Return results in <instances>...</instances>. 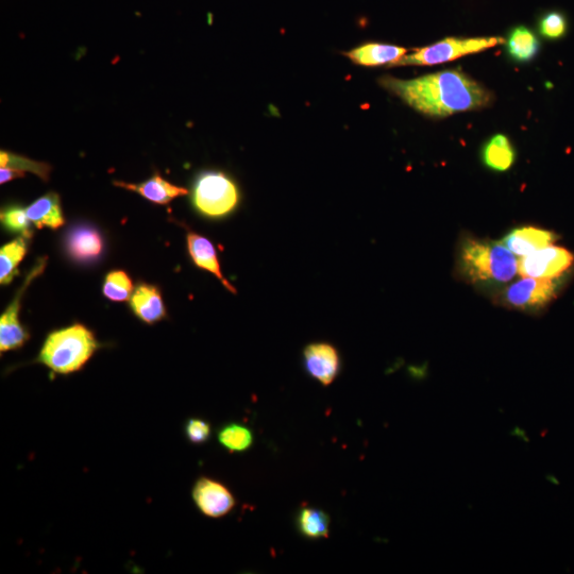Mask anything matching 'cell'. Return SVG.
Masks as SVG:
<instances>
[{"instance_id": "ba28073f", "label": "cell", "mask_w": 574, "mask_h": 574, "mask_svg": "<svg viewBox=\"0 0 574 574\" xmlns=\"http://www.w3.org/2000/svg\"><path fill=\"white\" fill-rule=\"evenodd\" d=\"M192 497L198 510L210 518L226 516L236 505V500L227 486L207 477L196 481Z\"/></svg>"}, {"instance_id": "7a4b0ae2", "label": "cell", "mask_w": 574, "mask_h": 574, "mask_svg": "<svg viewBox=\"0 0 574 574\" xmlns=\"http://www.w3.org/2000/svg\"><path fill=\"white\" fill-rule=\"evenodd\" d=\"M459 268L474 284L500 285L518 273V261L502 243L465 238L460 246Z\"/></svg>"}, {"instance_id": "44dd1931", "label": "cell", "mask_w": 574, "mask_h": 574, "mask_svg": "<svg viewBox=\"0 0 574 574\" xmlns=\"http://www.w3.org/2000/svg\"><path fill=\"white\" fill-rule=\"evenodd\" d=\"M297 526L300 533L308 538H328L330 517L322 510L303 508L297 515Z\"/></svg>"}, {"instance_id": "ac0fdd59", "label": "cell", "mask_w": 574, "mask_h": 574, "mask_svg": "<svg viewBox=\"0 0 574 574\" xmlns=\"http://www.w3.org/2000/svg\"><path fill=\"white\" fill-rule=\"evenodd\" d=\"M26 211L30 222L39 229L48 227L55 230L65 224L60 197L56 193H49L39 198Z\"/></svg>"}, {"instance_id": "2e32d148", "label": "cell", "mask_w": 574, "mask_h": 574, "mask_svg": "<svg viewBox=\"0 0 574 574\" xmlns=\"http://www.w3.org/2000/svg\"><path fill=\"white\" fill-rule=\"evenodd\" d=\"M116 187H121L129 191L140 194L151 202L158 205H166L177 197L187 195L189 192L183 188L177 187L161 176L156 175L150 180L141 184H132L126 182H114Z\"/></svg>"}, {"instance_id": "52a82bcc", "label": "cell", "mask_w": 574, "mask_h": 574, "mask_svg": "<svg viewBox=\"0 0 574 574\" xmlns=\"http://www.w3.org/2000/svg\"><path fill=\"white\" fill-rule=\"evenodd\" d=\"M573 263L570 251L550 245L518 260V273L522 277L559 279Z\"/></svg>"}, {"instance_id": "9c48e42d", "label": "cell", "mask_w": 574, "mask_h": 574, "mask_svg": "<svg viewBox=\"0 0 574 574\" xmlns=\"http://www.w3.org/2000/svg\"><path fill=\"white\" fill-rule=\"evenodd\" d=\"M44 268L45 261H42L36 268H33L19 294L16 295L11 306L6 310L2 318H0V351L7 352L20 349L29 340V334L21 325L19 317L21 298L29 283L38 277Z\"/></svg>"}, {"instance_id": "d6986e66", "label": "cell", "mask_w": 574, "mask_h": 574, "mask_svg": "<svg viewBox=\"0 0 574 574\" xmlns=\"http://www.w3.org/2000/svg\"><path fill=\"white\" fill-rule=\"evenodd\" d=\"M506 43V50L512 60L517 63H529L539 53L540 42L535 33L526 26L513 28Z\"/></svg>"}, {"instance_id": "7c38bea8", "label": "cell", "mask_w": 574, "mask_h": 574, "mask_svg": "<svg viewBox=\"0 0 574 574\" xmlns=\"http://www.w3.org/2000/svg\"><path fill=\"white\" fill-rule=\"evenodd\" d=\"M557 236L548 230L522 227L512 230L502 241L514 255L526 257L531 253L552 245Z\"/></svg>"}, {"instance_id": "7402d4cb", "label": "cell", "mask_w": 574, "mask_h": 574, "mask_svg": "<svg viewBox=\"0 0 574 574\" xmlns=\"http://www.w3.org/2000/svg\"><path fill=\"white\" fill-rule=\"evenodd\" d=\"M218 442L230 453H241L251 448L253 434L245 426L230 424L219 430Z\"/></svg>"}, {"instance_id": "cb8c5ba5", "label": "cell", "mask_w": 574, "mask_h": 574, "mask_svg": "<svg viewBox=\"0 0 574 574\" xmlns=\"http://www.w3.org/2000/svg\"><path fill=\"white\" fill-rule=\"evenodd\" d=\"M133 292V284L129 276L121 270L110 273L104 284L105 296L117 302L127 301Z\"/></svg>"}, {"instance_id": "4316f807", "label": "cell", "mask_w": 574, "mask_h": 574, "mask_svg": "<svg viewBox=\"0 0 574 574\" xmlns=\"http://www.w3.org/2000/svg\"><path fill=\"white\" fill-rule=\"evenodd\" d=\"M185 435L191 444L202 445L207 443L211 437V426L207 421L200 418H191L185 424Z\"/></svg>"}, {"instance_id": "484cf974", "label": "cell", "mask_w": 574, "mask_h": 574, "mask_svg": "<svg viewBox=\"0 0 574 574\" xmlns=\"http://www.w3.org/2000/svg\"><path fill=\"white\" fill-rule=\"evenodd\" d=\"M2 223L12 232L22 233L29 238L30 236V219L26 209L20 207H10L2 212Z\"/></svg>"}, {"instance_id": "e0dca14e", "label": "cell", "mask_w": 574, "mask_h": 574, "mask_svg": "<svg viewBox=\"0 0 574 574\" xmlns=\"http://www.w3.org/2000/svg\"><path fill=\"white\" fill-rule=\"evenodd\" d=\"M516 158V150L510 139L504 134L494 135L484 144L482 149L483 164L494 172L509 171Z\"/></svg>"}, {"instance_id": "9a60e30c", "label": "cell", "mask_w": 574, "mask_h": 574, "mask_svg": "<svg viewBox=\"0 0 574 574\" xmlns=\"http://www.w3.org/2000/svg\"><path fill=\"white\" fill-rule=\"evenodd\" d=\"M131 308L143 322L154 324L166 316V310L157 287L141 284L131 297Z\"/></svg>"}, {"instance_id": "603a6c76", "label": "cell", "mask_w": 574, "mask_h": 574, "mask_svg": "<svg viewBox=\"0 0 574 574\" xmlns=\"http://www.w3.org/2000/svg\"><path fill=\"white\" fill-rule=\"evenodd\" d=\"M539 35L548 41H559L568 35L569 21L562 11L550 10L539 16L537 22Z\"/></svg>"}, {"instance_id": "5b68a950", "label": "cell", "mask_w": 574, "mask_h": 574, "mask_svg": "<svg viewBox=\"0 0 574 574\" xmlns=\"http://www.w3.org/2000/svg\"><path fill=\"white\" fill-rule=\"evenodd\" d=\"M505 44L499 37L487 38H448L435 44L415 49L405 56L397 66H432L451 62L468 55L485 52L487 49Z\"/></svg>"}, {"instance_id": "8992f818", "label": "cell", "mask_w": 574, "mask_h": 574, "mask_svg": "<svg viewBox=\"0 0 574 574\" xmlns=\"http://www.w3.org/2000/svg\"><path fill=\"white\" fill-rule=\"evenodd\" d=\"M560 283L556 279L526 277L510 285L503 293L506 306L520 311L544 308L556 296Z\"/></svg>"}, {"instance_id": "5bb4252c", "label": "cell", "mask_w": 574, "mask_h": 574, "mask_svg": "<svg viewBox=\"0 0 574 574\" xmlns=\"http://www.w3.org/2000/svg\"><path fill=\"white\" fill-rule=\"evenodd\" d=\"M188 248L193 262L201 269L213 274L223 283L228 291L236 294L234 287L225 279L221 265L217 258L214 245L205 236L190 233L188 235Z\"/></svg>"}, {"instance_id": "30bf717a", "label": "cell", "mask_w": 574, "mask_h": 574, "mask_svg": "<svg viewBox=\"0 0 574 574\" xmlns=\"http://www.w3.org/2000/svg\"><path fill=\"white\" fill-rule=\"evenodd\" d=\"M303 361L308 374L324 386L331 385L340 374V353L329 343L308 345L303 351Z\"/></svg>"}, {"instance_id": "3957f363", "label": "cell", "mask_w": 574, "mask_h": 574, "mask_svg": "<svg viewBox=\"0 0 574 574\" xmlns=\"http://www.w3.org/2000/svg\"><path fill=\"white\" fill-rule=\"evenodd\" d=\"M98 348L93 332L82 325H75L50 333L38 362L58 375H71L86 366Z\"/></svg>"}, {"instance_id": "8fae6325", "label": "cell", "mask_w": 574, "mask_h": 574, "mask_svg": "<svg viewBox=\"0 0 574 574\" xmlns=\"http://www.w3.org/2000/svg\"><path fill=\"white\" fill-rule=\"evenodd\" d=\"M408 54V49L382 43H367L350 50L346 54L354 64L376 67L382 65L397 66Z\"/></svg>"}, {"instance_id": "4fadbf2b", "label": "cell", "mask_w": 574, "mask_h": 574, "mask_svg": "<svg viewBox=\"0 0 574 574\" xmlns=\"http://www.w3.org/2000/svg\"><path fill=\"white\" fill-rule=\"evenodd\" d=\"M66 247L75 260L90 262L101 255L104 249V241L96 229L80 226L67 235Z\"/></svg>"}, {"instance_id": "6da1fadb", "label": "cell", "mask_w": 574, "mask_h": 574, "mask_svg": "<svg viewBox=\"0 0 574 574\" xmlns=\"http://www.w3.org/2000/svg\"><path fill=\"white\" fill-rule=\"evenodd\" d=\"M381 87L403 103L433 118L478 111L493 104L494 94L460 70H448L403 80L384 76Z\"/></svg>"}, {"instance_id": "ffe728a7", "label": "cell", "mask_w": 574, "mask_h": 574, "mask_svg": "<svg viewBox=\"0 0 574 574\" xmlns=\"http://www.w3.org/2000/svg\"><path fill=\"white\" fill-rule=\"evenodd\" d=\"M27 236L16 239L0 250V282L9 284L27 252Z\"/></svg>"}, {"instance_id": "83f0119b", "label": "cell", "mask_w": 574, "mask_h": 574, "mask_svg": "<svg viewBox=\"0 0 574 574\" xmlns=\"http://www.w3.org/2000/svg\"><path fill=\"white\" fill-rule=\"evenodd\" d=\"M25 172L16 170V168L2 167L0 170V183L5 184L14 179L23 178Z\"/></svg>"}, {"instance_id": "d4e9b609", "label": "cell", "mask_w": 574, "mask_h": 574, "mask_svg": "<svg viewBox=\"0 0 574 574\" xmlns=\"http://www.w3.org/2000/svg\"><path fill=\"white\" fill-rule=\"evenodd\" d=\"M0 164H2V167L16 168V170L23 172H31L32 174L39 176L44 181L48 180L50 170H52V168H50L46 163L29 160L24 157L8 153V151L4 150L0 153Z\"/></svg>"}, {"instance_id": "277c9868", "label": "cell", "mask_w": 574, "mask_h": 574, "mask_svg": "<svg viewBox=\"0 0 574 574\" xmlns=\"http://www.w3.org/2000/svg\"><path fill=\"white\" fill-rule=\"evenodd\" d=\"M238 185L221 172L201 174L195 181L192 201L195 209L210 218H222L240 204Z\"/></svg>"}]
</instances>
